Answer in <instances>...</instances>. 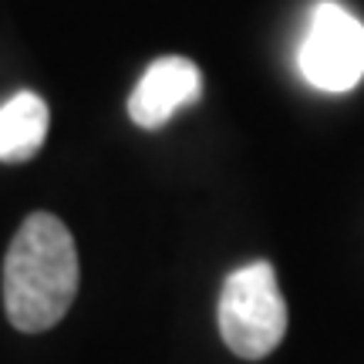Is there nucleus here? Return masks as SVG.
I'll list each match as a JSON object with an SVG mask.
<instances>
[{"mask_svg":"<svg viewBox=\"0 0 364 364\" xmlns=\"http://www.w3.org/2000/svg\"><path fill=\"white\" fill-rule=\"evenodd\" d=\"M78 247L51 213H31L4 260V311L17 331L41 334L65 321L78 297Z\"/></svg>","mask_w":364,"mask_h":364,"instance_id":"nucleus-1","label":"nucleus"},{"mask_svg":"<svg viewBox=\"0 0 364 364\" xmlns=\"http://www.w3.org/2000/svg\"><path fill=\"white\" fill-rule=\"evenodd\" d=\"M216 324L223 344L243 361H263L284 344L287 300L270 260H253L223 280Z\"/></svg>","mask_w":364,"mask_h":364,"instance_id":"nucleus-2","label":"nucleus"},{"mask_svg":"<svg viewBox=\"0 0 364 364\" xmlns=\"http://www.w3.org/2000/svg\"><path fill=\"white\" fill-rule=\"evenodd\" d=\"M300 71L321 91H348L364 78V27L341 4H321L300 48Z\"/></svg>","mask_w":364,"mask_h":364,"instance_id":"nucleus-3","label":"nucleus"},{"mask_svg":"<svg viewBox=\"0 0 364 364\" xmlns=\"http://www.w3.org/2000/svg\"><path fill=\"white\" fill-rule=\"evenodd\" d=\"M203 95V75L189 58L166 54L145 68L135 91L129 98V118L139 129L156 132L169 122L179 108L199 102Z\"/></svg>","mask_w":364,"mask_h":364,"instance_id":"nucleus-4","label":"nucleus"},{"mask_svg":"<svg viewBox=\"0 0 364 364\" xmlns=\"http://www.w3.org/2000/svg\"><path fill=\"white\" fill-rule=\"evenodd\" d=\"M51 112L34 91H17L0 105V162H27L48 139Z\"/></svg>","mask_w":364,"mask_h":364,"instance_id":"nucleus-5","label":"nucleus"}]
</instances>
